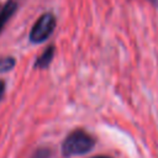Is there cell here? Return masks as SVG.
Segmentation results:
<instances>
[{"instance_id":"52a82bcc","label":"cell","mask_w":158,"mask_h":158,"mask_svg":"<svg viewBox=\"0 0 158 158\" xmlns=\"http://www.w3.org/2000/svg\"><path fill=\"white\" fill-rule=\"evenodd\" d=\"M4 93H5V83L2 80H0V100L4 95Z\"/></svg>"},{"instance_id":"8992f818","label":"cell","mask_w":158,"mask_h":158,"mask_svg":"<svg viewBox=\"0 0 158 158\" xmlns=\"http://www.w3.org/2000/svg\"><path fill=\"white\" fill-rule=\"evenodd\" d=\"M51 157V151L48 148H38L33 154H32V158H49Z\"/></svg>"},{"instance_id":"5b68a950","label":"cell","mask_w":158,"mask_h":158,"mask_svg":"<svg viewBox=\"0 0 158 158\" xmlns=\"http://www.w3.org/2000/svg\"><path fill=\"white\" fill-rule=\"evenodd\" d=\"M15 67V59L12 57H1L0 58V73H6Z\"/></svg>"},{"instance_id":"6da1fadb","label":"cell","mask_w":158,"mask_h":158,"mask_svg":"<svg viewBox=\"0 0 158 158\" xmlns=\"http://www.w3.org/2000/svg\"><path fill=\"white\" fill-rule=\"evenodd\" d=\"M95 139L83 130L73 131L67 136L62 144V153L64 157H73L85 154L93 149Z\"/></svg>"},{"instance_id":"3957f363","label":"cell","mask_w":158,"mask_h":158,"mask_svg":"<svg viewBox=\"0 0 158 158\" xmlns=\"http://www.w3.org/2000/svg\"><path fill=\"white\" fill-rule=\"evenodd\" d=\"M17 10V2L14 0H9L0 10V33L2 31V28L5 27V25L7 23V21L11 19V16L15 14V11Z\"/></svg>"},{"instance_id":"7a4b0ae2","label":"cell","mask_w":158,"mask_h":158,"mask_svg":"<svg viewBox=\"0 0 158 158\" xmlns=\"http://www.w3.org/2000/svg\"><path fill=\"white\" fill-rule=\"evenodd\" d=\"M56 28V17L51 12H46L38 17L35 22L31 32H30V41L32 43H41L44 42Z\"/></svg>"},{"instance_id":"9c48e42d","label":"cell","mask_w":158,"mask_h":158,"mask_svg":"<svg viewBox=\"0 0 158 158\" xmlns=\"http://www.w3.org/2000/svg\"><path fill=\"white\" fill-rule=\"evenodd\" d=\"M91 158H111V157H107V156H95V157H91Z\"/></svg>"},{"instance_id":"277c9868","label":"cell","mask_w":158,"mask_h":158,"mask_svg":"<svg viewBox=\"0 0 158 158\" xmlns=\"http://www.w3.org/2000/svg\"><path fill=\"white\" fill-rule=\"evenodd\" d=\"M53 56H54V46H48V47L42 52V54L36 59L35 67H36V68H40V69L47 68V67L52 63Z\"/></svg>"},{"instance_id":"ba28073f","label":"cell","mask_w":158,"mask_h":158,"mask_svg":"<svg viewBox=\"0 0 158 158\" xmlns=\"http://www.w3.org/2000/svg\"><path fill=\"white\" fill-rule=\"evenodd\" d=\"M148 1H149V2H152L154 6H157V7H158V0H148Z\"/></svg>"}]
</instances>
